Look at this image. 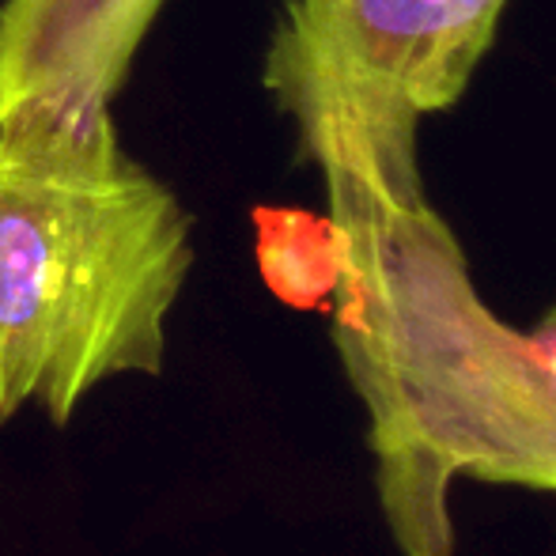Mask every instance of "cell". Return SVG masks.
Wrapping results in <instances>:
<instances>
[{
    "label": "cell",
    "instance_id": "1",
    "mask_svg": "<svg viewBox=\"0 0 556 556\" xmlns=\"http://www.w3.org/2000/svg\"><path fill=\"white\" fill-rule=\"evenodd\" d=\"M315 167L337 231L330 333L382 515L405 556H454V481L556 492V303L534 330L484 303L420 163L330 152Z\"/></svg>",
    "mask_w": 556,
    "mask_h": 556
},
{
    "label": "cell",
    "instance_id": "2",
    "mask_svg": "<svg viewBox=\"0 0 556 556\" xmlns=\"http://www.w3.org/2000/svg\"><path fill=\"white\" fill-rule=\"evenodd\" d=\"M190 273L193 216L111 106L0 117V425L68 428L106 382L163 375Z\"/></svg>",
    "mask_w": 556,
    "mask_h": 556
},
{
    "label": "cell",
    "instance_id": "3",
    "mask_svg": "<svg viewBox=\"0 0 556 556\" xmlns=\"http://www.w3.org/2000/svg\"><path fill=\"white\" fill-rule=\"evenodd\" d=\"M511 0H285L262 88L303 160L420 163V125L466 96Z\"/></svg>",
    "mask_w": 556,
    "mask_h": 556
},
{
    "label": "cell",
    "instance_id": "4",
    "mask_svg": "<svg viewBox=\"0 0 556 556\" xmlns=\"http://www.w3.org/2000/svg\"><path fill=\"white\" fill-rule=\"evenodd\" d=\"M167 0H0V117L114 106Z\"/></svg>",
    "mask_w": 556,
    "mask_h": 556
},
{
    "label": "cell",
    "instance_id": "5",
    "mask_svg": "<svg viewBox=\"0 0 556 556\" xmlns=\"http://www.w3.org/2000/svg\"><path fill=\"white\" fill-rule=\"evenodd\" d=\"M257 269L292 307H323L337 285V231L307 208H254Z\"/></svg>",
    "mask_w": 556,
    "mask_h": 556
}]
</instances>
